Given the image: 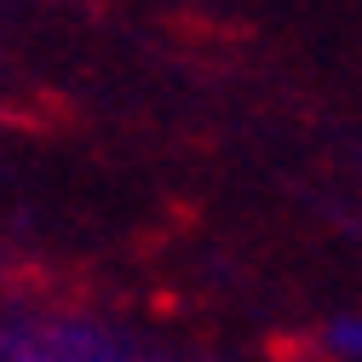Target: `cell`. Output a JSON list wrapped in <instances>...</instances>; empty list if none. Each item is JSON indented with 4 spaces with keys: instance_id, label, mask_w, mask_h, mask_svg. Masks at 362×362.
I'll return each instance as SVG.
<instances>
[{
    "instance_id": "obj_1",
    "label": "cell",
    "mask_w": 362,
    "mask_h": 362,
    "mask_svg": "<svg viewBox=\"0 0 362 362\" xmlns=\"http://www.w3.org/2000/svg\"><path fill=\"white\" fill-rule=\"evenodd\" d=\"M328 339H334V351H345V356H351V351H362V322H339Z\"/></svg>"
}]
</instances>
